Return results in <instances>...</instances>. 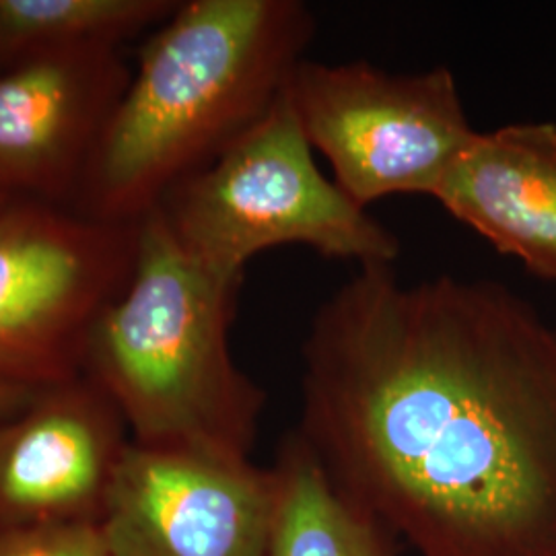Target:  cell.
<instances>
[{"mask_svg": "<svg viewBox=\"0 0 556 556\" xmlns=\"http://www.w3.org/2000/svg\"><path fill=\"white\" fill-rule=\"evenodd\" d=\"M130 433L80 376L36 392L0 420V532L100 523Z\"/></svg>", "mask_w": 556, "mask_h": 556, "instance_id": "9", "label": "cell"}, {"mask_svg": "<svg viewBox=\"0 0 556 556\" xmlns=\"http://www.w3.org/2000/svg\"><path fill=\"white\" fill-rule=\"evenodd\" d=\"M179 243L227 277H243L260 252L299 243L358 268L394 266L400 239L349 199L314 161L287 93L160 206Z\"/></svg>", "mask_w": 556, "mask_h": 556, "instance_id": "4", "label": "cell"}, {"mask_svg": "<svg viewBox=\"0 0 556 556\" xmlns=\"http://www.w3.org/2000/svg\"><path fill=\"white\" fill-rule=\"evenodd\" d=\"M137 231L41 200L0 204V383L83 376L93 326L132 277Z\"/></svg>", "mask_w": 556, "mask_h": 556, "instance_id": "5", "label": "cell"}, {"mask_svg": "<svg viewBox=\"0 0 556 556\" xmlns=\"http://www.w3.org/2000/svg\"><path fill=\"white\" fill-rule=\"evenodd\" d=\"M7 199H11V197H7V194H2V192H0V204H2Z\"/></svg>", "mask_w": 556, "mask_h": 556, "instance_id": "15", "label": "cell"}, {"mask_svg": "<svg viewBox=\"0 0 556 556\" xmlns=\"http://www.w3.org/2000/svg\"><path fill=\"white\" fill-rule=\"evenodd\" d=\"M285 93L312 149L358 206L392 194L433 197L477 130L447 66L388 73L367 60H301Z\"/></svg>", "mask_w": 556, "mask_h": 556, "instance_id": "6", "label": "cell"}, {"mask_svg": "<svg viewBox=\"0 0 556 556\" xmlns=\"http://www.w3.org/2000/svg\"><path fill=\"white\" fill-rule=\"evenodd\" d=\"M299 386L295 433L418 556H556V324L507 285L358 268Z\"/></svg>", "mask_w": 556, "mask_h": 556, "instance_id": "1", "label": "cell"}, {"mask_svg": "<svg viewBox=\"0 0 556 556\" xmlns=\"http://www.w3.org/2000/svg\"><path fill=\"white\" fill-rule=\"evenodd\" d=\"M433 199L498 254L556 282L555 122L477 130Z\"/></svg>", "mask_w": 556, "mask_h": 556, "instance_id": "10", "label": "cell"}, {"mask_svg": "<svg viewBox=\"0 0 556 556\" xmlns=\"http://www.w3.org/2000/svg\"><path fill=\"white\" fill-rule=\"evenodd\" d=\"M275 517L266 556H400L402 540L346 497L295 431L278 445Z\"/></svg>", "mask_w": 556, "mask_h": 556, "instance_id": "11", "label": "cell"}, {"mask_svg": "<svg viewBox=\"0 0 556 556\" xmlns=\"http://www.w3.org/2000/svg\"><path fill=\"white\" fill-rule=\"evenodd\" d=\"M301 0H188L142 46L73 208L135 225L268 114L307 46Z\"/></svg>", "mask_w": 556, "mask_h": 556, "instance_id": "2", "label": "cell"}, {"mask_svg": "<svg viewBox=\"0 0 556 556\" xmlns=\"http://www.w3.org/2000/svg\"><path fill=\"white\" fill-rule=\"evenodd\" d=\"M132 73L119 46L60 48L0 73V192L71 206Z\"/></svg>", "mask_w": 556, "mask_h": 556, "instance_id": "8", "label": "cell"}, {"mask_svg": "<svg viewBox=\"0 0 556 556\" xmlns=\"http://www.w3.org/2000/svg\"><path fill=\"white\" fill-rule=\"evenodd\" d=\"M178 4L174 0H0V73L60 48L122 46L160 27Z\"/></svg>", "mask_w": 556, "mask_h": 556, "instance_id": "12", "label": "cell"}, {"mask_svg": "<svg viewBox=\"0 0 556 556\" xmlns=\"http://www.w3.org/2000/svg\"><path fill=\"white\" fill-rule=\"evenodd\" d=\"M273 466L128 443L100 528L110 556H266Z\"/></svg>", "mask_w": 556, "mask_h": 556, "instance_id": "7", "label": "cell"}, {"mask_svg": "<svg viewBox=\"0 0 556 556\" xmlns=\"http://www.w3.org/2000/svg\"><path fill=\"white\" fill-rule=\"evenodd\" d=\"M241 280L194 258L161 208L139 220L132 277L93 326L83 367L130 441L252 459L266 392L229 346Z\"/></svg>", "mask_w": 556, "mask_h": 556, "instance_id": "3", "label": "cell"}, {"mask_svg": "<svg viewBox=\"0 0 556 556\" xmlns=\"http://www.w3.org/2000/svg\"><path fill=\"white\" fill-rule=\"evenodd\" d=\"M40 390H25L0 383V420L17 415Z\"/></svg>", "mask_w": 556, "mask_h": 556, "instance_id": "14", "label": "cell"}, {"mask_svg": "<svg viewBox=\"0 0 556 556\" xmlns=\"http://www.w3.org/2000/svg\"><path fill=\"white\" fill-rule=\"evenodd\" d=\"M0 556H110L100 523L2 530Z\"/></svg>", "mask_w": 556, "mask_h": 556, "instance_id": "13", "label": "cell"}]
</instances>
